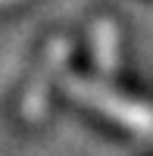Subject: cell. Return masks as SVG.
<instances>
[{
	"mask_svg": "<svg viewBox=\"0 0 153 156\" xmlns=\"http://www.w3.org/2000/svg\"><path fill=\"white\" fill-rule=\"evenodd\" d=\"M6 3H16V0H0V6H6Z\"/></svg>",
	"mask_w": 153,
	"mask_h": 156,
	"instance_id": "277c9868",
	"label": "cell"
},
{
	"mask_svg": "<svg viewBox=\"0 0 153 156\" xmlns=\"http://www.w3.org/2000/svg\"><path fill=\"white\" fill-rule=\"evenodd\" d=\"M66 94L84 106L109 115L112 122H119L122 128H128L134 134H144V137L153 134V106L134 97H125L100 81H91V78H66Z\"/></svg>",
	"mask_w": 153,
	"mask_h": 156,
	"instance_id": "6da1fadb",
	"label": "cell"
},
{
	"mask_svg": "<svg viewBox=\"0 0 153 156\" xmlns=\"http://www.w3.org/2000/svg\"><path fill=\"white\" fill-rule=\"evenodd\" d=\"M69 41L66 37H56V41H50L47 44V53L41 59V66H37L34 78H31V84L28 90H25V100H22V115L28 122H37L44 115L47 109V97H50V87H53L56 81V75L62 72V66H66V59H69Z\"/></svg>",
	"mask_w": 153,
	"mask_h": 156,
	"instance_id": "7a4b0ae2",
	"label": "cell"
},
{
	"mask_svg": "<svg viewBox=\"0 0 153 156\" xmlns=\"http://www.w3.org/2000/svg\"><path fill=\"white\" fill-rule=\"evenodd\" d=\"M94 59L103 75L116 72V66H119V31L109 19L94 25Z\"/></svg>",
	"mask_w": 153,
	"mask_h": 156,
	"instance_id": "3957f363",
	"label": "cell"
}]
</instances>
